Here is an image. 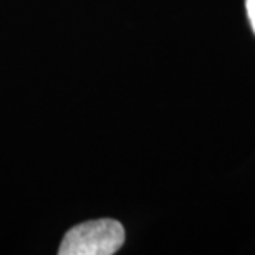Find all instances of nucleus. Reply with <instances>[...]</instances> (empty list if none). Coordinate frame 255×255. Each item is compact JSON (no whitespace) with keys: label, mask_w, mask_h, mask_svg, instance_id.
Here are the masks:
<instances>
[{"label":"nucleus","mask_w":255,"mask_h":255,"mask_svg":"<svg viewBox=\"0 0 255 255\" xmlns=\"http://www.w3.org/2000/svg\"><path fill=\"white\" fill-rule=\"evenodd\" d=\"M125 227L115 219H98L71 227L60 244V255H113L123 247Z\"/></svg>","instance_id":"1"},{"label":"nucleus","mask_w":255,"mask_h":255,"mask_svg":"<svg viewBox=\"0 0 255 255\" xmlns=\"http://www.w3.org/2000/svg\"><path fill=\"white\" fill-rule=\"evenodd\" d=\"M246 7H247V15L251 20L252 30L255 32V0H246Z\"/></svg>","instance_id":"2"}]
</instances>
